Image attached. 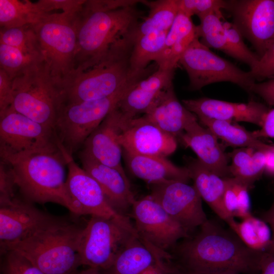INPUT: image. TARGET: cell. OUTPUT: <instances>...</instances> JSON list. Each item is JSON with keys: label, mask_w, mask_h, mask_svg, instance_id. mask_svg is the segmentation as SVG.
<instances>
[{"label": "cell", "mask_w": 274, "mask_h": 274, "mask_svg": "<svg viewBox=\"0 0 274 274\" xmlns=\"http://www.w3.org/2000/svg\"><path fill=\"white\" fill-rule=\"evenodd\" d=\"M1 160L9 166L17 187L24 199L31 202L57 203L76 214L67 188L66 163L60 148L56 151Z\"/></svg>", "instance_id": "277c9868"}, {"label": "cell", "mask_w": 274, "mask_h": 274, "mask_svg": "<svg viewBox=\"0 0 274 274\" xmlns=\"http://www.w3.org/2000/svg\"><path fill=\"white\" fill-rule=\"evenodd\" d=\"M198 38L197 26L190 17L179 12L169 29L163 48L155 63L163 70L175 69L192 42Z\"/></svg>", "instance_id": "484cf974"}, {"label": "cell", "mask_w": 274, "mask_h": 274, "mask_svg": "<svg viewBox=\"0 0 274 274\" xmlns=\"http://www.w3.org/2000/svg\"><path fill=\"white\" fill-rule=\"evenodd\" d=\"M265 171L274 175V148L266 153Z\"/></svg>", "instance_id": "f907efd6"}, {"label": "cell", "mask_w": 274, "mask_h": 274, "mask_svg": "<svg viewBox=\"0 0 274 274\" xmlns=\"http://www.w3.org/2000/svg\"><path fill=\"white\" fill-rule=\"evenodd\" d=\"M60 149L50 129L10 108L0 115L1 158Z\"/></svg>", "instance_id": "8fae6325"}, {"label": "cell", "mask_w": 274, "mask_h": 274, "mask_svg": "<svg viewBox=\"0 0 274 274\" xmlns=\"http://www.w3.org/2000/svg\"><path fill=\"white\" fill-rule=\"evenodd\" d=\"M143 13L135 6L111 10L105 0L85 1L76 16L74 69L86 68L100 60L115 43L136 26Z\"/></svg>", "instance_id": "7a4b0ae2"}, {"label": "cell", "mask_w": 274, "mask_h": 274, "mask_svg": "<svg viewBox=\"0 0 274 274\" xmlns=\"http://www.w3.org/2000/svg\"><path fill=\"white\" fill-rule=\"evenodd\" d=\"M44 60L43 57L30 55L15 47L0 44V68L12 80L31 64Z\"/></svg>", "instance_id": "e575fe53"}, {"label": "cell", "mask_w": 274, "mask_h": 274, "mask_svg": "<svg viewBox=\"0 0 274 274\" xmlns=\"http://www.w3.org/2000/svg\"><path fill=\"white\" fill-rule=\"evenodd\" d=\"M141 274H184L180 266L172 260L160 258Z\"/></svg>", "instance_id": "ee69618b"}, {"label": "cell", "mask_w": 274, "mask_h": 274, "mask_svg": "<svg viewBox=\"0 0 274 274\" xmlns=\"http://www.w3.org/2000/svg\"><path fill=\"white\" fill-rule=\"evenodd\" d=\"M184 274H241L232 271H220L204 272H184Z\"/></svg>", "instance_id": "f5cc1de1"}, {"label": "cell", "mask_w": 274, "mask_h": 274, "mask_svg": "<svg viewBox=\"0 0 274 274\" xmlns=\"http://www.w3.org/2000/svg\"><path fill=\"white\" fill-rule=\"evenodd\" d=\"M256 150L251 148H243L231 152L232 162L229 166L230 171L242 168L246 165L251 160Z\"/></svg>", "instance_id": "f6af8a7d"}, {"label": "cell", "mask_w": 274, "mask_h": 274, "mask_svg": "<svg viewBox=\"0 0 274 274\" xmlns=\"http://www.w3.org/2000/svg\"><path fill=\"white\" fill-rule=\"evenodd\" d=\"M179 138L211 170L223 178L230 177L227 155L220 147L217 136L199 124L197 120L190 123Z\"/></svg>", "instance_id": "44dd1931"}, {"label": "cell", "mask_w": 274, "mask_h": 274, "mask_svg": "<svg viewBox=\"0 0 274 274\" xmlns=\"http://www.w3.org/2000/svg\"><path fill=\"white\" fill-rule=\"evenodd\" d=\"M130 32L111 47L98 62L74 69L60 84L62 104L98 99L121 89L134 73L130 58L134 43Z\"/></svg>", "instance_id": "3957f363"}, {"label": "cell", "mask_w": 274, "mask_h": 274, "mask_svg": "<svg viewBox=\"0 0 274 274\" xmlns=\"http://www.w3.org/2000/svg\"><path fill=\"white\" fill-rule=\"evenodd\" d=\"M47 8L51 12L61 10L62 12L75 14L82 9L85 1L83 0H43Z\"/></svg>", "instance_id": "7bdbcfd3"}, {"label": "cell", "mask_w": 274, "mask_h": 274, "mask_svg": "<svg viewBox=\"0 0 274 274\" xmlns=\"http://www.w3.org/2000/svg\"><path fill=\"white\" fill-rule=\"evenodd\" d=\"M149 9L148 15L131 31L134 42L139 38L154 31H168L179 11V0L143 1Z\"/></svg>", "instance_id": "f1b7e54d"}, {"label": "cell", "mask_w": 274, "mask_h": 274, "mask_svg": "<svg viewBox=\"0 0 274 274\" xmlns=\"http://www.w3.org/2000/svg\"><path fill=\"white\" fill-rule=\"evenodd\" d=\"M5 255L2 274H44L26 258L14 251Z\"/></svg>", "instance_id": "74e56055"}, {"label": "cell", "mask_w": 274, "mask_h": 274, "mask_svg": "<svg viewBox=\"0 0 274 274\" xmlns=\"http://www.w3.org/2000/svg\"><path fill=\"white\" fill-rule=\"evenodd\" d=\"M120 144L128 153L166 157L177 149V139L143 116L127 121L119 135Z\"/></svg>", "instance_id": "2e32d148"}, {"label": "cell", "mask_w": 274, "mask_h": 274, "mask_svg": "<svg viewBox=\"0 0 274 274\" xmlns=\"http://www.w3.org/2000/svg\"><path fill=\"white\" fill-rule=\"evenodd\" d=\"M175 69H158L140 80L124 95L118 108L128 118L145 114L166 89L173 85Z\"/></svg>", "instance_id": "7402d4cb"}, {"label": "cell", "mask_w": 274, "mask_h": 274, "mask_svg": "<svg viewBox=\"0 0 274 274\" xmlns=\"http://www.w3.org/2000/svg\"><path fill=\"white\" fill-rule=\"evenodd\" d=\"M227 1L222 0H179V11L191 18L226 9Z\"/></svg>", "instance_id": "f35d334b"}, {"label": "cell", "mask_w": 274, "mask_h": 274, "mask_svg": "<svg viewBox=\"0 0 274 274\" xmlns=\"http://www.w3.org/2000/svg\"><path fill=\"white\" fill-rule=\"evenodd\" d=\"M149 74L148 70L133 74L125 85L111 96L62 104L54 126V132L59 144L73 155L82 148L89 135L118 106L126 93Z\"/></svg>", "instance_id": "8992f818"}, {"label": "cell", "mask_w": 274, "mask_h": 274, "mask_svg": "<svg viewBox=\"0 0 274 274\" xmlns=\"http://www.w3.org/2000/svg\"><path fill=\"white\" fill-rule=\"evenodd\" d=\"M51 13L42 0H0L1 28L35 25Z\"/></svg>", "instance_id": "83f0119b"}, {"label": "cell", "mask_w": 274, "mask_h": 274, "mask_svg": "<svg viewBox=\"0 0 274 274\" xmlns=\"http://www.w3.org/2000/svg\"><path fill=\"white\" fill-rule=\"evenodd\" d=\"M12 85L11 108L54 131L62 98L46 61L30 65L12 79Z\"/></svg>", "instance_id": "52a82bcc"}, {"label": "cell", "mask_w": 274, "mask_h": 274, "mask_svg": "<svg viewBox=\"0 0 274 274\" xmlns=\"http://www.w3.org/2000/svg\"><path fill=\"white\" fill-rule=\"evenodd\" d=\"M13 102L12 80L0 68V115L11 108Z\"/></svg>", "instance_id": "b9f144b4"}, {"label": "cell", "mask_w": 274, "mask_h": 274, "mask_svg": "<svg viewBox=\"0 0 274 274\" xmlns=\"http://www.w3.org/2000/svg\"><path fill=\"white\" fill-rule=\"evenodd\" d=\"M134 228L143 242L162 252L173 248L190 232L173 219L150 194L135 199L131 207Z\"/></svg>", "instance_id": "7c38bea8"}, {"label": "cell", "mask_w": 274, "mask_h": 274, "mask_svg": "<svg viewBox=\"0 0 274 274\" xmlns=\"http://www.w3.org/2000/svg\"><path fill=\"white\" fill-rule=\"evenodd\" d=\"M133 235L138 236L115 219L91 216L83 227L79 239L78 253L81 265L107 269Z\"/></svg>", "instance_id": "30bf717a"}, {"label": "cell", "mask_w": 274, "mask_h": 274, "mask_svg": "<svg viewBox=\"0 0 274 274\" xmlns=\"http://www.w3.org/2000/svg\"><path fill=\"white\" fill-rule=\"evenodd\" d=\"M0 44L15 47L27 54L45 59L32 25L1 28Z\"/></svg>", "instance_id": "836d02e7"}, {"label": "cell", "mask_w": 274, "mask_h": 274, "mask_svg": "<svg viewBox=\"0 0 274 274\" xmlns=\"http://www.w3.org/2000/svg\"><path fill=\"white\" fill-rule=\"evenodd\" d=\"M17 186L12 172L7 163L0 162V206L10 201L17 196Z\"/></svg>", "instance_id": "ab89813d"}, {"label": "cell", "mask_w": 274, "mask_h": 274, "mask_svg": "<svg viewBox=\"0 0 274 274\" xmlns=\"http://www.w3.org/2000/svg\"><path fill=\"white\" fill-rule=\"evenodd\" d=\"M223 25L229 47L233 53V58L248 64L250 70L253 68L258 62L259 56L247 47L242 34L233 22L223 21Z\"/></svg>", "instance_id": "d590c367"}, {"label": "cell", "mask_w": 274, "mask_h": 274, "mask_svg": "<svg viewBox=\"0 0 274 274\" xmlns=\"http://www.w3.org/2000/svg\"><path fill=\"white\" fill-rule=\"evenodd\" d=\"M249 72L255 80L274 78V42Z\"/></svg>", "instance_id": "60d3db41"}, {"label": "cell", "mask_w": 274, "mask_h": 274, "mask_svg": "<svg viewBox=\"0 0 274 274\" xmlns=\"http://www.w3.org/2000/svg\"><path fill=\"white\" fill-rule=\"evenodd\" d=\"M186 166L201 198L221 219L225 222L229 219L223 205L225 178L211 170L198 159L189 158Z\"/></svg>", "instance_id": "4316f807"}, {"label": "cell", "mask_w": 274, "mask_h": 274, "mask_svg": "<svg viewBox=\"0 0 274 274\" xmlns=\"http://www.w3.org/2000/svg\"><path fill=\"white\" fill-rule=\"evenodd\" d=\"M259 274H274V251H268L263 254Z\"/></svg>", "instance_id": "c3c4849f"}, {"label": "cell", "mask_w": 274, "mask_h": 274, "mask_svg": "<svg viewBox=\"0 0 274 274\" xmlns=\"http://www.w3.org/2000/svg\"></svg>", "instance_id": "db71d44e"}, {"label": "cell", "mask_w": 274, "mask_h": 274, "mask_svg": "<svg viewBox=\"0 0 274 274\" xmlns=\"http://www.w3.org/2000/svg\"><path fill=\"white\" fill-rule=\"evenodd\" d=\"M130 171L137 178L152 184L170 181L185 183L191 180L186 166H178L166 157L135 155L124 152Z\"/></svg>", "instance_id": "d4e9b609"}, {"label": "cell", "mask_w": 274, "mask_h": 274, "mask_svg": "<svg viewBox=\"0 0 274 274\" xmlns=\"http://www.w3.org/2000/svg\"><path fill=\"white\" fill-rule=\"evenodd\" d=\"M129 119L117 106L89 135L80 152L116 168L127 177L122 165L123 149L119 137L123 126Z\"/></svg>", "instance_id": "ac0fdd59"}, {"label": "cell", "mask_w": 274, "mask_h": 274, "mask_svg": "<svg viewBox=\"0 0 274 274\" xmlns=\"http://www.w3.org/2000/svg\"><path fill=\"white\" fill-rule=\"evenodd\" d=\"M54 218L17 196L0 206L1 250L25 239Z\"/></svg>", "instance_id": "e0dca14e"}, {"label": "cell", "mask_w": 274, "mask_h": 274, "mask_svg": "<svg viewBox=\"0 0 274 274\" xmlns=\"http://www.w3.org/2000/svg\"><path fill=\"white\" fill-rule=\"evenodd\" d=\"M252 132L257 139L260 137L274 139V108L269 110L266 115L261 129Z\"/></svg>", "instance_id": "7dc6e473"}, {"label": "cell", "mask_w": 274, "mask_h": 274, "mask_svg": "<svg viewBox=\"0 0 274 274\" xmlns=\"http://www.w3.org/2000/svg\"><path fill=\"white\" fill-rule=\"evenodd\" d=\"M179 63L188 75L189 90H198L215 83L229 82L252 92L255 83L250 72H245L217 55L198 38H196L189 45Z\"/></svg>", "instance_id": "9c48e42d"}, {"label": "cell", "mask_w": 274, "mask_h": 274, "mask_svg": "<svg viewBox=\"0 0 274 274\" xmlns=\"http://www.w3.org/2000/svg\"><path fill=\"white\" fill-rule=\"evenodd\" d=\"M77 14L53 13L32 25L51 74L60 86L75 67Z\"/></svg>", "instance_id": "ba28073f"}, {"label": "cell", "mask_w": 274, "mask_h": 274, "mask_svg": "<svg viewBox=\"0 0 274 274\" xmlns=\"http://www.w3.org/2000/svg\"><path fill=\"white\" fill-rule=\"evenodd\" d=\"M168 31L150 32L134 41L130 58L131 73L143 71L151 62H155L163 48Z\"/></svg>", "instance_id": "1f68e13d"}, {"label": "cell", "mask_w": 274, "mask_h": 274, "mask_svg": "<svg viewBox=\"0 0 274 274\" xmlns=\"http://www.w3.org/2000/svg\"><path fill=\"white\" fill-rule=\"evenodd\" d=\"M82 167L99 184L110 206L124 214L135 200L127 177L115 168L100 163L80 152Z\"/></svg>", "instance_id": "ffe728a7"}, {"label": "cell", "mask_w": 274, "mask_h": 274, "mask_svg": "<svg viewBox=\"0 0 274 274\" xmlns=\"http://www.w3.org/2000/svg\"><path fill=\"white\" fill-rule=\"evenodd\" d=\"M252 92L258 94L268 104L274 106V78L263 82L255 83Z\"/></svg>", "instance_id": "bcb514c9"}, {"label": "cell", "mask_w": 274, "mask_h": 274, "mask_svg": "<svg viewBox=\"0 0 274 274\" xmlns=\"http://www.w3.org/2000/svg\"><path fill=\"white\" fill-rule=\"evenodd\" d=\"M200 122L210 129L217 138L235 147L251 148L256 150L269 151L274 146L265 144L255 138L252 132L231 122L216 120L203 116L197 117Z\"/></svg>", "instance_id": "f546056e"}, {"label": "cell", "mask_w": 274, "mask_h": 274, "mask_svg": "<svg viewBox=\"0 0 274 274\" xmlns=\"http://www.w3.org/2000/svg\"><path fill=\"white\" fill-rule=\"evenodd\" d=\"M256 150L250 161L245 166L230 171L231 176L240 180L250 189L265 171L266 153Z\"/></svg>", "instance_id": "8d00e7d4"}, {"label": "cell", "mask_w": 274, "mask_h": 274, "mask_svg": "<svg viewBox=\"0 0 274 274\" xmlns=\"http://www.w3.org/2000/svg\"><path fill=\"white\" fill-rule=\"evenodd\" d=\"M183 105L198 116L229 122L244 121L260 127L269 109L263 104L250 100L247 103L228 102L208 97L183 99Z\"/></svg>", "instance_id": "d6986e66"}, {"label": "cell", "mask_w": 274, "mask_h": 274, "mask_svg": "<svg viewBox=\"0 0 274 274\" xmlns=\"http://www.w3.org/2000/svg\"><path fill=\"white\" fill-rule=\"evenodd\" d=\"M233 23L261 56L274 42V0L227 1Z\"/></svg>", "instance_id": "5bb4252c"}, {"label": "cell", "mask_w": 274, "mask_h": 274, "mask_svg": "<svg viewBox=\"0 0 274 274\" xmlns=\"http://www.w3.org/2000/svg\"><path fill=\"white\" fill-rule=\"evenodd\" d=\"M75 274H102V273L100 270L98 269L88 267V268L86 269L82 270L80 271H77Z\"/></svg>", "instance_id": "816d5d0a"}, {"label": "cell", "mask_w": 274, "mask_h": 274, "mask_svg": "<svg viewBox=\"0 0 274 274\" xmlns=\"http://www.w3.org/2000/svg\"><path fill=\"white\" fill-rule=\"evenodd\" d=\"M225 222L249 248L259 252L269 251L271 232L268 225L262 219L251 214L241 222L230 218Z\"/></svg>", "instance_id": "4dcf8cb0"}, {"label": "cell", "mask_w": 274, "mask_h": 274, "mask_svg": "<svg viewBox=\"0 0 274 274\" xmlns=\"http://www.w3.org/2000/svg\"><path fill=\"white\" fill-rule=\"evenodd\" d=\"M176 263L184 272L232 271L259 274L265 252L249 248L229 228L208 219L193 237L176 247Z\"/></svg>", "instance_id": "6da1fadb"}, {"label": "cell", "mask_w": 274, "mask_h": 274, "mask_svg": "<svg viewBox=\"0 0 274 274\" xmlns=\"http://www.w3.org/2000/svg\"><path fill=\"white\" fill-rule=\"evenodd\" d=\"M68 169L66 186L76 215H90L115 219L136 232L125 215L117 212L109 203L97 182L75 161L73 155L59 145Z\"/></svg>", "instance_id": "4fadbf2b"}, {"label": "cell", "mask_w": 274, "mask_h": 274, "mask_svg": "<svg viewBox=\"0 0 274 274\" xmlns=\"http://www.w3.org/2000/svg\"><path fill=\"white\" fill-rule=\"evenodd\" d=\"M261 216L262 219L269 226L271 232V242L269 251H274V201L270 208Z\"/></svg>", "instance_id": "681fc988"}, {"label": "cell", "mask_w": 274, "mask_h": 274, "mask_svg": "<svg viewBox=\"0 0 274 274\" xmlns=\"http://www.w3.org/2000/svg\"><path fill=\"white\" fill-rule=\"evenodd\" d=\"M197 31L200 42L206 46L219 50L233 58L227 39L221 12H211L198 16Z\"/></svg>", "instance_id": "d6a6232c"}, {"label": "cell", "mask_w": 274, "mask_h": 274, "mask_svg": "<svg viewBox=\"0 0 274 274\" xmlns=\"http://www.w3.org/2000/svg\"><path fill=\"white\" fill-rule=\"evenodd\" d=\"M173 260L169 252H162L132 235L121 248L111 266L102 274H141L158 259Z\"/></svg>", "instance_id": "cb8c5ba5"}, {"label": "cell", "mask_w": 274, "mask_h": 274, "mask_svg": "<svg viewBox=\"0 0 274 274\" xmlns=\"http://www.w3.org/2000/svg\"><path fill=\"white\" fill-rule=\"evenodd\" d=\"M82 228L54 218L27 238L1 251L19 253L44 274H75L81 265L78 248Z\"/></svg>", "instance_id": "5b68a950"}, {"label": "cell", "mask_w": 274, "mask_h": 274, "mask_svg": "<svg viewBox=\"0 0 274 274\" xmlns=\"http://www.w3.org/2000/svg\"><path fill=\"white\" fill-rule=\"evenodd\" d=\"M150 195L190 232L208 221L195 187L181 181L152 184Z\"/></svg>", "instance_id": "9a60e30c"}, {"label": "cell", "mask_w": 274, "mask_h": 274, "mask_svg": "<svg viewBox=\"0 0 274 274\" xmlns=\"http://www.w3.org/2000/svg\"><path fill=\"white\" fill-rule=\"evenodd\" d=\"M143 116L176 139L190 123L197 120L196 115L179 101L173 84L162 92Z\"/></svg>", "instance_id": "603a6c76"}]
</instances>
